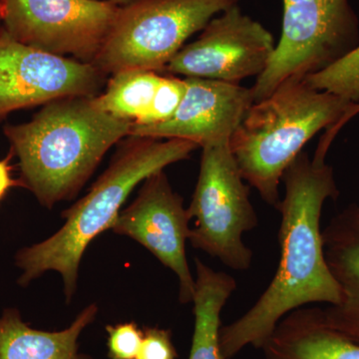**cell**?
Listing matches in <instances>:
<instances>
[{"instance_id":"1","label":"cell","mask_w":359,"mask_h":359,"mask_svg":"<svg viewBox=\"0 0 359 359\" xmlns=\"http://www.w3.org/2000/svg\"><path fill=\"white\" fill-rule=\"evenodd\" d=\"M285 195L276 209L282 214L280 259L269 287L237 320L219 330L223 359L245 346L262 349L287 314L309 304H339L340 290L330 273L320 230L327 200L339 197L334 169L325 161L302 152L283 173Z\"/></svg>"},{"instance_id":"2","label":"cell","mask_w":359,"mask_h":359,"mask_svg":"<svg viewBox=\"0 0 359 359\" xmlns=\"http://www.w3.org/2000/svg\"><path fill=\"white\" fill-rule=\"evenodd\" d=\"M132 126L99 109L94 97L78 96L45 104L30 121L6 125L4 133L20 163V186L51 209L77 195Z\"/></svg>"},{"instance_id":"3","label":"cell","mask_w":359,"mask_h":359,"mask_svg":"<svg viewBox=\"0 0 359 359\" xmlns=\"http://www.w3.org/2000/svg\"><path fill=\"white\" fill-rule=\"evenodd\" d=\"M198 148L192 142L180 139L132 137L118 150L88 194L62 212V228L16 252L15 266L21 271L18 283L26 287L46 271H57L66 299L70 302L77 289L85 250L100 233L111 230L135 187L156 172L188 159Z\"/></svg>"},{"instance_id":"4","label":"cell","mask_w":359,"mask_h":359,"mask_svg":"<svg viewBox=\"0 0 359 359\" xmlns=\"http://www.w3.org/2000/svg\"><path fill=\"white\" fill-rule=\"evenodd\" d=\"M354 104L304 79L283 82L252 103L229 142L243 178L278 208L285 170L313 137L337 126Z\"/></svg>"},{"instance_id":"5","label":"cell","mask_w":359,"mask_h":359,"mask_svg":"<svg viewBox=\"0 0 359 359\" xmlns=\"http://www.w3.org/2000/svg\"><path fill=\"white\" fill-rule=\"evenodd\" d=\"M238 0H134L120 6L92 65L104 74L165 70L187 40Z\"/></svg>"},{"instance_id":"6","label":"cell","mask_w":359,"mask_h":359,"mask_svg":"<svg viewBox=\"0 0 359 359\" xmlns=\"http://www.w3.org/2000/svg\"><path fill=\"white\" fill-rule=\"evenodd\" d=\"M283 29L268 67L252 87L254 103L287 80L327 69L359 45L348 0H283Z\"/></svg>"},{"instance_id":"7","label":"cell","mask_w":359,"mask_h":359,"mask_svg":"<svg viewBox=\"0 0 359 359\" xmlns=\"http://www.w3.org/2000/svg\"><path fill=\"white\" fill-rule=\"evenodd\" d=\"M199 177L188 208L194 219L191 245L235 271L252 264V252L243 242L257 226L250 189L231 154L229 142L202 148Z\"/></svg>"},{"instance_id":"8","label":"cell","mask_w":359,"mask_h":359,"mask_svg":"<svg viewBox=\"0 0 359 359\" xmlns=\"http://www.w3.org/2000/svg\"><path fill=\"white\" fill-rule=\"evenodd\" d=\"M119 8L107 0H0V18L16 41L92 63Z\"/></svg>"},{"instance_id":"9","label":"cell","mask_w":359,"mask_h":359,"mask_svg":"<svg viewBox=\"0 0 359 359\" xmlns=\"http://www.w3.org/2000/svg\"><path fill=\"white\" fill-rule=\"evenodd\" d=\"M275 48L273 34L236 4L212 18L197 40L184 45L165 70L240 84L266 70Z\"/></svg>"},{"instance_id":"10","label":"cell","mask_w":359,"mask_h":359,"mask_svg":"<svg viewBox=\"0 0 359 359\" xmlns=\"http://www.w3.org/2000/svg\"><path fill=\"white\" fill-rule=\"evenodd\" d=\"M105 74L89 62L54 55L0 30V120L66 97H94Z\"/></svg>"},{"instance_id":"11","label":"cell","mask_w":359,"mask_h":359,"mask_svg":"<svg viewBox=\"0 0 359 359\" xmlns=\"http://www.w3.org/2000/svg\"><path fill=\"white\" fill-rule=\"evenodd\" d=\"M190 216L164 170L143 182L134 202L122 210L111 230L133 238L177 276L182 304L193 302L196 282L187 261Z\"/></svg>"},{"instance_id":"12","label":"cell","mask_w":359,"mask_h":359,"mask_svg":"<svg viewBox=\"0 0 359 359\" xmlns=\"http://www.w3.org/2000/svg\"><path fill=\"white\" fill-rule=\"evenodd\" d=\"M186 92L178 110L166 122L132 126L130 136L180 139L201 148L230 142L254 103L252 89L204 78L186 77Z\"/></svg>"},{"instance_id":"13","label":"cell","mask_w":359,"mask_h":359,"mask_svg":"<svg viewBox=\"0 0 359 359\" xmlns=\"http://www.w3.org/2000/svg\"><path fill=\"white\" fill-rule=\"evenodd\" d=\"M323 250L340 290L339 304L320 309L323 320L359 344V205L334 216L323 231Z\"/></svg>"},{"instance_id":"14","label":"cell","mask_w":359,"mask_h":359,"mask_svg":"<svg viewBox=\"0 0 359 359\" xmlns=\"http://www.w3.org/2000/svg\"><path fill=\"white\" fill-rule=\"evenodd\" d=\"M263 359H359V344L323 320L320 308L282 318L263 346Z\"/></svg>"},{"instance_id":"15","label":"cell","mask_w":359,"mask_h":359,"mask_svg":"<svg viewBox=\"0 0 359 359\" xmlns=\"http://www.w3.org/2000/svg\"><path fill=\"white\" fill-rule=\"evenodd\" d=\"M97 313L96 304H90L65 330L45 332L28 325L18 309H7L0 316V359H90L78 341Z\"/></svg>"},{"instance_id":"16","label":"cell","mask_w":359,"mask_h":359,"mask_svg":"<svg viewBox=\"0 0 359 359\" xmlns=\"http://www.w3.org/2000/svg\"><path fill=\"white\" fill-rule=\"evenodd\" d=\"M192 304L195 328L189 359H223L219 348L222 309L237 289L235 278L196 259Z\"/></svg>"},{"instance_id":"17","label":"cell","mask_w":359,"mask_h":359,"mask_svg":"<svg viewBox=\"0 0 359 359\" xmlns=\"http://www.w3.org/2000/svg\"><path fill=\"white\" fill-rule=\"evenodd\" d=\"M160 79L152 71H121L112 75L103 94L94 96V103L108 114L137 121L150 107Z\"/></svg>"},{"instance_id":"18","label":"cell","mask_w":359,"mask_h":359,"mask_svg":"<svg viewBox=\"0 0 359 359\" xmlns=\"http://www.w3.org/2000/svg\"><path fill=\"white\" fill-rule=\"evenodd\" d=\"M314 89L342 97L353 103L359 102V45L347 55L327 69L304 78Z\"/></svg>"},{"instance_id":"19","label":"cell","mask_w":359,"mask_h":359,"mask_svg":"<svg viewBox=\"0 0 359 359\" xmlns=\"http://www.w3.org/2000/svg\"><path fill=\"white\" fill-rule=\"evenodd\" d=\"M186 92L185 79L175 76H161L152 103L140 119L133 122L137 126H150L166 122L178 110Z\"/></svg>"},{"instance_id":"20","label":"cell","mask_w":359,"mask_h":359,"mask_svg":"<svg viewBox=\"0 0 359 359\" xmlns=\"http://www.w3.org/2000/svg\"><path fill=\"white\" fill-rule=\"evenodd\" d=\"M108 356L110 359H135L142 339L143 330L135 323L108 325Z\"/></svg>"},{"instance_id":"21","label":"cell","mask_w":359,"mask_h":359,"mask_svg":"<svg viewBox=\"0 0 359 359\" xmlns=\"http://www.w3.org/2000/svg\"><path fill=\"white\" fill-rule=\"evenodd\" d=\"M143 339L135 359H175L177 351L172 341L171 332L164 328L143 330Z\"/></svg>"},{"instance_id":"22","label":"cell","mask_w":359,"mask_h":359,"mask_svg":"<svg viewBox=\"0 0 359 359\" xmlns=\"http://www.w3.org/2000/svg\"><path fill=\"white\" fill-rule=\"evenodd\" d=\"M13 155L9 154L7 157L0 160V202L4 199V196L8 192L9 189L13 187L20 186V180H14L11 171L13 167L11 165V158Z\"/></svg>"},{"instance_id":"23","label":"cell","mask_w":359,"mask_h":359,"mask_svg":"<svg viewBox=\"0 0 359 359\" xmlns=\"http://www.w3.org/2000/svg\"><path fill=\"white\" fill-rule=\"evenodd\" d=\"M358 113H359V103H355V104H354L353 107L351 108V110L349 111L348 113H347V114L346 116V121L348 122L349 120L351 119V118H353L354 116H355L356 114H358Z\"/></svg>"},{"instance_id":"24","label":"cell","mask_w":359,"mask_h":359,"mask_svg":"<svg viewBox=\"0 0 359 359\" xmlns=\"http://www.w3.org/2000/svg\"><path fill=\"white\" fill-rule=\"evenodd\" d=\"M107 1H111L118 6H124L129 4L130 2L134 1V0H107Z\"/></svg>"},{"instance_id":"25","label":"cell","mask_w":359,"mask_h":359,"mask_svg":"<svg viewBox=\"0 0 359 359\" xmlns=\"http://www.w3.org/2000/svg\"><path fill=\"white\" fill-rule=\"evenodd\" d=\"M1 18H0V30H1L2 26H1Z\"/></svg>"}]
</instances>
